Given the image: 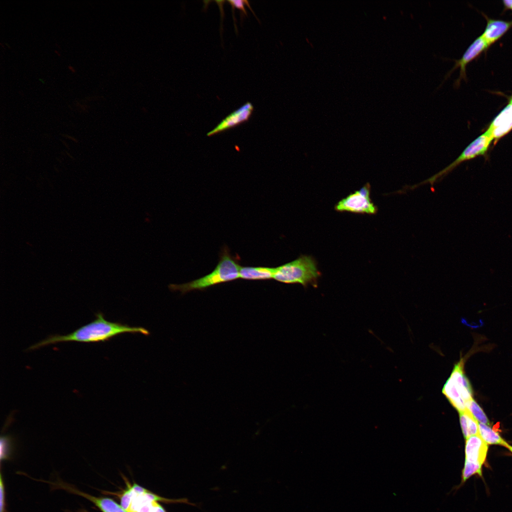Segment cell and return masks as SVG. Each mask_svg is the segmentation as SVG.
Segmentation results:
<instances>
[{"instance_id": "obj_4", "label": "cell", "mask_w": 512, "mask_h": 512, "mask_svg": "<svg viewBox=\"0 0 512 512\" xmlns=\"http://www.w3.org/2000/svg\"><path fill=\"white\" fill-rule=\"evenodd\" d=\"M32 246H34V249H37V251H40V254L45 256V259H48L50 264H58V256L50 254V246H48V243L40 241V238H32Z\"/></svg>"}, {"instance_id": "obj_1", "label": "cell", "mask_w": 512, "mask_h": 512, "mask_svg": "<svg viewBox=\"0 0 512 512\" xmlns=\"http://www.w3.org/2000/svg\"><path fill=\"white\" fill-rule=\"evenodd\" d=\"M374 374H377L379 382H382L398 400H403V403L416 400L418 382L403 369V366L395 364L392 358H379L377 366H374Z\"/></svg>"}, {"instance_id": "obj_2", "label": "cell", "mask_w": 512, "mask_h": 512, "mask_svg": "<svg viewBox=\"0 0 512 512\" xmlns=\"http://www.w3.org/2000/svg\"><path fill=\"white\" fill-rule=\"evenodd\" d=\"M298 285H301L304 293H309L322 309H332V306H335V296L330 293V288H327L319 277L311 275V272H304V275L298 277Z\"/></svg>"}, {"instance_id": "obj_3", "label": "cell", "mask_w": 512, "mask_h": 512, "mask_svg": "<svg viewBox=\"0 0 512 512\" xmlns=\"http://www.w3.org/2000/svg\"><path fill=\"white\" fill-rule=\"evenodd\" d=\"M215 442L220 447H225V450H230L233 455H236L238 460L246 458V447L238 442V437H233V434H225V432H215Z\"/></svg>"}]
</instances>
